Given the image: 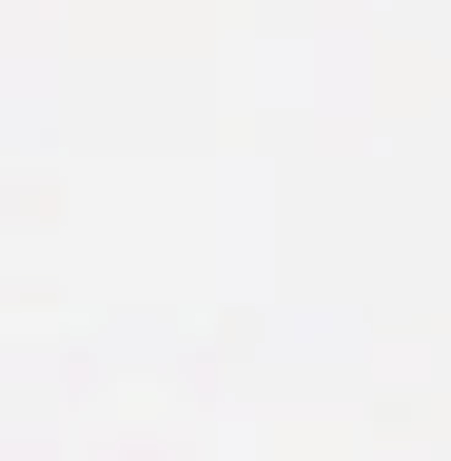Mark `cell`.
I'll return each instance as SVG.
<instances>
[]
</instances>
